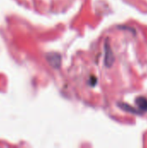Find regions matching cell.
I'll use <instances>...</instances> for the list:
<instances>
[{
	"instance_id": "6da1fadb",
	"label": "cell",
	"mask_w": 147,
	"mask_h": 148,
	"mask_svg": "<svg viewBox=\"0 0 147 148\" xmlns=\"http://www.w3.org/2000/svg\"><path fill=\"white\" fill-rule=\"evenodd\" d=\"M46 59L51 67L55 69H59L62 64V56L59 53L50 52L46 55Z\"/></svg>"
},
{
	"instance_id": "7a4b0ae2",
	"label": "cell",
	"mask_w": 147,
	"mask_h": 148,
	"mask_svg": "<svg viewBox=\"0 0 147 148\" xmlns=\"http://www.w3.org/2000/svg\"><path fill=\"white\" fill-rule=\"evenodd\" d=\"M105 56H104V63L106 65V67L110 68L113 66V64L114 63L115 61V57L113 55V52L110 47V45L108 44V42H107L105 44Z\"/></svg>"
},
{
	"instance_id": "3957f363",
	"label": "cell",
	"mask_w": 147,
	"mask_h": 148,
	"mask_svg": "<svg viewBox=\"0 0 147 148\" xmlns=\"http://www.w3.org/2000/svg\"><path fill=\"white\" fill-rule=\"evenodd\" d=\"M118 107L120 108H121L122 110L127 112V113H133V114H141V111L138 110L137 108H133V107H131L130 105L126 104V103H124V102H119L118 104Z\"/></svg>"
},
{
	"instance_id": "277c9868",
	"label": "cell",
	"mask_w": 147,
	"mask_h": 148,
	"mask_svg": "<svg viewBox=\"0 0 147 148\" xmlns=\"http://www.w3.org/2000/svg\"><path fill=\"white\" fill-rule=\"evenodd\" d=\"M135 103L139 110H141L142 112H147V99L146 97L139 96L136 98Z\"/></svg>"
}]
</instances>
